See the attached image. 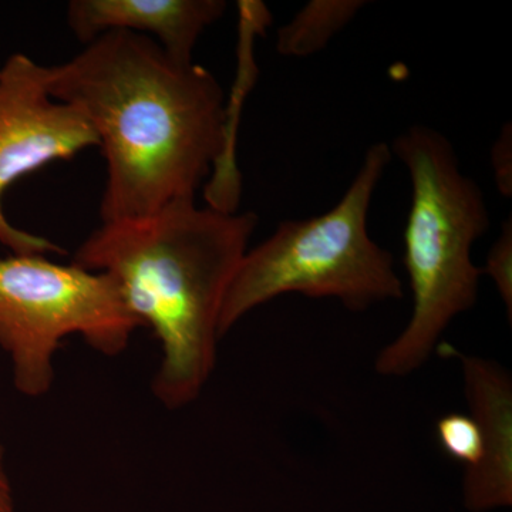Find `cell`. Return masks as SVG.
I'll list each match as a JSON object with an SVG mask.
<instances>
[{
    "mask_svg": "<svg viewBox=\"0 0 512 512\" xmlns=\"http://www.w3.org/2000/svg\"><path fill=\"white\" fill-rule=\"evenodd\" d=\"M140 320L103 272L62 265L46 255L0 258V349L22 396L40 399L55 384V355L80 336L100 355L126 352Z\"/></svg>",
    "mask_w": 512,
    "mask_h": 512,
    "instance_id": "obj_5",
    "label": "cell"
},
{
    "mask_svg": "<svg viewBox=\"0 0 512 512\" xmlns=\"http://www.w3.org/2000/svg\"><path fill=\"white\" fill-rule=\"evenodd\" d=\"M436 434L444 453L463 464L464 470L480 464L483 439L473 417L460 413L446 414L437 421Z\"/></svg>",
    "mask_w": 512,
    "mask_h": 512,
    "instance_id": "obj_11",
    "label": "cell"
},
{
    "mask_svg": "<svg viewBox=\"0 0 512 512\" xmlns=\"http://www.w3.org/2000/svg\"><path fill=\"white\" fill-rule=\"evenodd\" d=\"M456 357L463 372L470 416L483 439V458L464 470V503L484 512L512 504V380L494 360L466 355L451 346H439Z\"/></svg>",
    "mask_w": 512,
    "mask_h": 512,
    "instance_id": "obj_7",
    "label": "cell"
},
{
    "mask_svg": "<svg viewBox=\"0 0 512 512\" xmlns=\"http://www.w3.org/2000/svg\"><path fill=\"white\" fill-rule=\"evenodd\" d=\"M254 211L171 202L138 220L107 222L84 239L73 264L113 278L161 359L151 389L165 409L187 407L214 373L222 302L258 227Z\"/></svg>",
    "mask_w": 512,
    "mask_h": 512,
    "instance_id": "obj_2",
    "label": "cell"
},
{
    "mask_svg": "<svg viewBox=\"0 0 512 512\" xmlns=\"http://www.w3.org/2000/svg\"><path fill=\"white\" fill-rule=\"evenodd\" d=\"M390 150L412 183L403 262L413 309L406 328L377 355L376 372L404 377L419 370L451 322L476 305L481 268L473 248L490 228V211L441 131L416 124L394 138Z\"/></svg>",
    "mask_w": 512,
    "mask_h": 512,
    "instance_id": "obj_3",
    "label": "cell"
},
{
    "mask_svg": "<svg viewBox=\"0 0 512 512\" xmlns=\"http://www.w3.org/2000/svg\"><path fill=\"white\" fill-rule=\"evenodd\" d=\"M56 100L82 111L107 165L103 224L195 198L224 143L225 96L210 70L178 63L150 37L109 32L49 67Z\"/></svg>",
    "mask_w": 512,
    "mask_h": 512,
    "instance_id": "obj_1",
    "label": "cell"
},
{
    "mask_svg": "<svg viewBox=\"0 0 512 512\" xmlns=\"http://www.w3.org/2000/svg\"><path fill=\"white\" fill-rule=\"evenodd\" d=\"M49 67L25 53L0 64V244L16 255L64 254L49 239L16 228L3 212L6 190L33 171L99 146L82 111L56 100L47 87Z\"/></svg>",
    "mask_w": 512,
    "mask_h": 512,
    "instance_id": "obj_6",
    "label": "cell"
},
{
    "mask_svg": "<svg viewBox=\"0 0 512 512\" xmlns=\"http://www.w3.org/2000/svg\"><path fill=\"white\" fill-rule=\"evenodd\" d=\"M491 165H493L494 180L498 191L504 197L512 195V133L511 124H505L500 136L494 141L491 150Z\"/></svg>",
    "mask_w": 512,
    "mask_h": 512,
    "instance_id": "obj_13",
    "label": "cell"
},
{
    "mask_svg": "<svg viewBox=\"0 0 512 512\" xmlns=\"http://www.w3.org/2000/svg\"><path fill=\"white\" fill-rule=\"evenodd\" d=\"M225 0H72L67 25L89 45L109 32L150 37L171 59L194 63L198 40L227 12Z\"/></svg>",
    "mask_w": 512,
    "mask_h": 512,
    "instance_id": "obj_8",
    "label": "cell"
},
{
    "mask_svg": "<svg viewBox=\"0 0 512 512\" xmlns=\"http://www.w3.org/2000/svg\"><path fill=\"white\" fill-rule=\"evenodd\" d=\"M481 275L490 276L497 288L498 295L503 299L507 309L508 320L512 319V221L511 217L503 222L500 235L494 242L487 261L481 268Z\"/></svg>",
    "mask_w": 512,
    "mask_h": 512,
    "instance_id": "obj_12",
    "label": "cell"
},
{
    "mask_svg": "<svg viewBox=\"0 0 512 512\" xmlns=\"http://www.w3.org/2000/svg\"><path fill=\"white\" fill-rule=\"evenodd\" d=\"M366 5V0H311L278 30L276 52L285 57L319 53Z\"/></svg>",
    "mask_w": 512,
    "mask_h": 512,
    "instance_id": "obj_10",
    "label": "cell"
},
{
    "mask_svg": "<svg viewBox=\"0 0 512 512\" xmlns=\"http://www.w3.org/2000/svg\"><path fill=\"white\" fill-rule=\"evenodd\" d=\"M239 10L238 76L231 100L225 106L224 143L217 163L212 167L204 195L208 207L218 211L237 212L242 195V177L235 160V144L241 120V109L249 90L254 87L258 69L252 50L255 36L262 35L272 23V15L265 3L241 0Z\"/></svg>",
    "mask_w": 512,
    "mask_h": 512,
    "instance_id": "obj_9",
    "label": "cell"
},
{
    "mask_svg": "<svg viewBox=\"0 0 512 512\" xmlns=\"http://www.w3.org/2000/svg\"><path fill=\"white\" fill-rule=\"evenodd\" d=\"M392 160L389 143L372 144L335 207L281 222L248 249L222 302L221 339L249 312L286 293L338 299L353 312L403 298L393 255L367 229L373 195Z\"/></svg>",
    "mask_w": 512,
    "mask_h": 512,
    "instance_id": "obj_4",
    "label": "cell"
},
{
    "mask_svg": "<svg viewBox=\"0 0 512 512\" xmlns=\"http://www.w3.org/2000/svg\"><path fill=\"white\" fill-rule=\"evenodd\" d=\"M0 512H16L15 497L6 467L5 448L0 440Z\"/></svg>",
    "mask_w": 512,
    "mask_h": 512,
    "instance_id": "obj_14",
    "label": "cell"
}]
</instances>
